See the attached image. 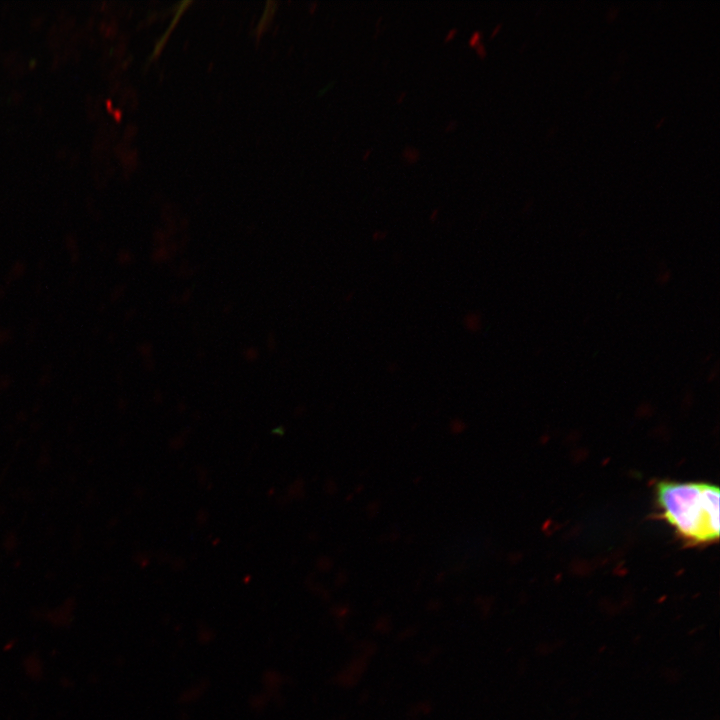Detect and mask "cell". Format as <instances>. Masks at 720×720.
Masks as SVG:
<instances>
[{
	"mask_svg": "<svg viewBox=\"0 0 720 720\" xmlns=\"http://www.w3.org/2000/svg\"><path fill=\"white\" fill-rule=\"evenodd\" d=\"M476 52H477V54H478L479 56H481V57L483 58V57L485 56V54H486V50H485V48H484V45H482V44L477 45V47H476Z\"/></svg>",
	"mask_w": 720,
	"mask_h": 720,
	"instance_id": "3",
	"label": "cell"
},
{
	"mask_svg": "<svg viewBox=\"0 0 720 720\" xmlns=\"http://www.w3.org/2000/svg\"><path fill=\"white\" fill-rule=\"evenodd\" d=\"M719 488L708 483L661 481L656 500L663 518L690 544L719 538Z\"/></svg>",
	"mask_w": 720,
	"mask_h": 720,
	"instance_id": "1",
	"label": "cell"
},
{
	"mask_svg": "<svg viewBox=\"0 0 720 720\" xmlns=\"http://www.w3.org/2000/svg\"><path fill=\"white\" fill-rule=\"evenodd\" d=\"M456 33H457V29H455V28L451 29L445 37V42L450 41L456 35Z\"/></svg>",
	"mask_w": 720,
	"mask_h": 720,
	"instance_id": "4",
	"label": "cell"
},
{
	"mask_svg": "<svg viewBox=\"0 0 720 720\" xmlns=\"http://www.w3.org/2000/svg\"><path fill=\"white\" fill-rule=\"evenodd\" d=\"M481 37H482L481 32H480V31H475V32L472 34V36L470 37V39H469V45H470L471 47L476 46L477 43L479 42V40L481 39Z\"/></svg>",
	"mask_w": 720,
	"mask_h": 720,
	"instance_id": "2",
	"label": "cell"
}]
</instances>
